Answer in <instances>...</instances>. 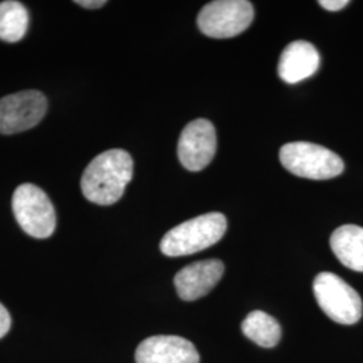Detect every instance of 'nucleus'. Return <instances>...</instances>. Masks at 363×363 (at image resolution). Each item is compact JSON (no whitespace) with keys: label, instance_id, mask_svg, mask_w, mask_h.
<instances>
[{"label":"nucleus","instance_id":"obj_1","mask_svg":"<svg viewBox=\"0 0 363 363\" xmlns=\"http://www.w3.org/2000/svg\"><path fill=\"white\" fill-rule=\"evenodd\" d=\"M133 175V160L124 150H109L96 156L81 178L84 196L96 205L109 206L123 196Z\"/></svg>","mask_w":363,"mask_h":363},{"label":"nucleus","instance_id":"obj_2","mask_svg":"<svg viewBox=\"0 0 363 363\" xmlns=\"http://www.w3.org/2000/svg\"><path fill=\"white\" fill-rule=\"evenodd\" d=\"M228 220L222 213H208L171 229L160 241V250L169 257L198 253L217 244L225 235Z\"/></svg>","mask_w":363,"mask_h":363},{"label":"nucleus","instance_id":"obj_3","mask_svg":"<svg viewBox=\"0 0 363 363\" xmlns=\"http://www.w3.org/2000/svg\"><path fill=\"white\" fill-rule=\"evenodd\" d=\"M280 162L294 175L315 181L335 178L345 169L340 156L323 145L307 142L284 144Z\"/></svg>","mask_w":363,"mask_h":363},{"label":"nucleus","instance_id":"obj_4","mask_svg":"<svg viewBox=\"0 0 363 363\" xmlns=\"http://www.w3.org/2000/svg\"><path fill=\"white\" fill-rule=\"evenodd\" d=\"M313 295L322 311L339 325H355L362 318V298L335 273H319L313 280Z\"/></svg>","mask_w":363,"mask_h":363},{"label":"nucleus","instance_id":"obj_5","mask_svg":"<svg viewBox=\"0 0 363 363\" xmlns=\"http://www.w3.org/2000/svg\"><path fill=\"white\" fill-rule=\"evenodd\" d=\"M15 220L28 235L49 238L55 230V210L50 198L38 186L25 183L13 195Z\"/></svg>","mask_w":363,"mask_h":363},{"label":"nucleus","instance_id":"obj_6","mask_svg":"<svg viewBox=\"0 0 363 363\" xmlns=\"http://www.w3.org/2000/svg\"><path fill=\"white\" fill-rule=\"evenodd\" d=\"M253 6L247 0H216L198 15L199 30L210 38H233L250 26Z\"/></svg>","mask_w":363,"mask_h":363},{"label":"nucleus","instance_id":"obj_7","mask_svg":"<svg viewBox=\"0 0 363 363\" xmlns=\"http://www.w3.org/2000/svg\"><path fill=\"white\" fill-rule=\"evenodd\" d=\"M48 99L39 91H16L0 99V133L13 135L34 128L45 117Z\"/></svg>","mask_w":363,"mask_h":363},{"label":"nucleus","instance_id":"obj_8","mask_svg":"<svg viewBox=\"0 0 363 363\" xmlns=\"http://www.w3.org/2000/svg\"><path fill=\"white\" fill-rule=\"evenodd\" d=\"M217 151V133L214 125L205 118L189 123L182 130L178 142V157L189 171L208 167Z\"/></svg>","mask_w":363,"mask_h":363},{"label":"nucleus","instance_id":"obj_9","mask_svg":"<svg viewBox=\"0 0 363 363\" xmlns=\"http://www.w3.org/2000/svg\"><path fill=\"white\" fill-rule=\"evenodd\" d=\"M136 363H199L194 345L175 335L147 337L138 346Z\"/></svg>","mask_w":363,"mask_h":363},{"label":"nucleus","instance_id":"obj_10","mask_svg":"<svg viewBox=\"0 0 363 363\" xmlns=\"http://www.w3.org/2000/svg\"><path fill=\"white\" fill-rule=\"evenodd\" d=\"M223 271V262L214 259L198 261L184 267L174 279L179 298L184 301H194L206 296L217 286Z\"/></svg>","mask_w":363,"mask_h":363},{"label":"nucleus","instance_id":"obj_11","mask_svg":"<svg viewBox=\"0 0 363 363\" xmlns=\"http://www.w3.org/2000/svg\"><path fill=\"white\" fill-rule=\"evenodd\" d=\"M319 65L320 55L316 48L307 40H295L281 52L277 70L286 84H298L313 76Z\"/></svg>","mask_w":363,"mask_h":363},{"label":"nucleus","instance_id":"obj_12","mask_svg":"<svg viewBox=\"0 0 363 363\" xmlns=\"http://www.w3.org/2000/svg\"><path fill=\"white\" fill-rule=\"evenodd\" d=\"M330 245L337 259L349 269L363 273V228L343 225L331 234Z\"/></svg>","mask_w":363,"mask_h":363},{"label":"nucleus","instance_id":"obj_13","mask_svg":"<svg viewBox=\"0 0 363 363\" xmlns=\"http://www.w3.org/2000/svg\"><path fill=\"white\" fill-rule=\"evenodd\" d=\"M242 333L261 347H274L281 337V325L267 312H250L241 325Z\"/></svg>","mask_w":363,"mask_h":363},{"label":"nucleus","instance_id":"obj_14","mask_svg":"<svg viewBox=\"0 0 363 363\" xmlns=\"http://www.w3.org/2000/svg\"><path fill=\"white\" fill-rule=\"evenodd\" d=\"M30 23V15L21 1L6 0L0 3V39L18 42L25 38Z\"/></svg>","mask_w":363,"mask_h":363},{"label":"nucleus","instance_id":"obj_15","mask_svg":"<svg viewBox=\"0 0 363 363\" xmlns=\"http://www.w3.org/2000/svg\"><path fill=\"white\" fill-rule=\"evenodd\" d=\"M11 327V316L7 308L0 303V337H4Z\"/></svg>","mask_w":363,"mask_h":363},{"label":"nucleus","instance_id":"obj_16","mask_svg":"<svg viewBox=\"0 0 363 363\" xmlns=\"http://www.w3.org/2000/svg\"><path fill=\"white\" fill-rule=\"evenodd\" d=\"M350 1L349 0H320L319 4L328 11H339L345 9Z\"/></svg>","mask_w":363,"mask_h":363},{"label":"nucleus","instance_id":"obj_17","mask_svg":"<svg viewBox=\"0 0 363 363\" xmlns=\"http://www.w3.org/2000/svg\"><path fill=\"white\" fill-rule=\"evenodd\" d=\"M76 4L84 7V9L94 10V9H100V7L105 6L106 1H105V0H77Z\"/></svg>","mask_w":363,"mask_h":363}]
</instances>
